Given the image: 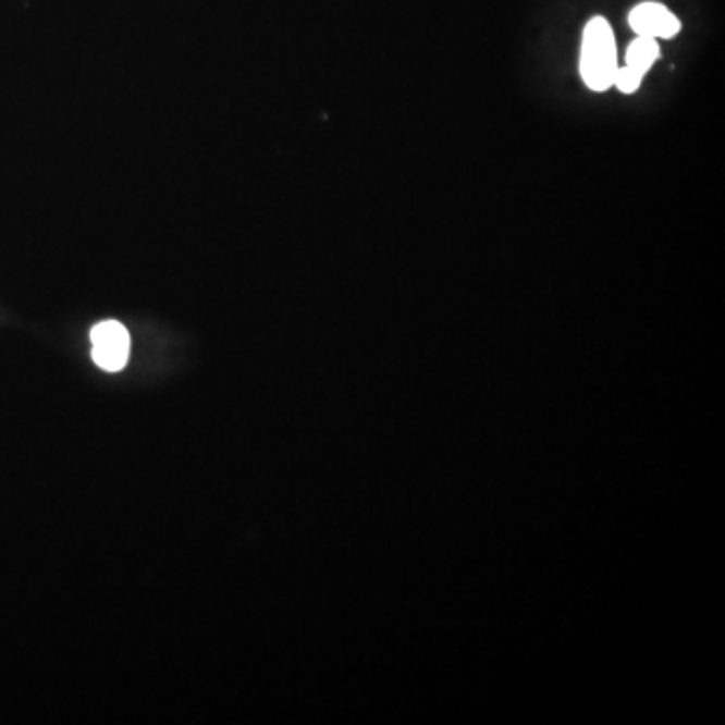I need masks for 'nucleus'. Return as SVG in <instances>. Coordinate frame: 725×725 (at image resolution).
I'll return each instance as SVG.
<instances>
[{
    "label": "nucleus",
    "instance_id": "nucleus-1",
    "mask_svg": "<svg viewBox=\"0 0 725 725\" xmlns=\"http://www.w3.org/2000/svg\"><path fill=\"white\" fill-rule=\"evenodd\" d=\"M618 71L615 33L603 16H594L582 33L580 75L585 85L603 94L613 87Z\"/></svg>",
    "mask_w": 725,
    "mask_h": 725
},
{
    "label": "nucleus",
    "instance_id": "nucleus-2",
    "mask_svg": "<svg viewBox=\"0 0 725 725\" xmlns=\"http://www.w3.org/2000/svg\"><path fill=\"white\" fill-rule=\"evenodd\" d=\"M91 345L95 365L108 373H118L130 361L132 339L121 322L103 321L95 324Z\"/></svg>",
    "mask_w": 725,
    "mask_h": 725
},
{
    "label": "nucleus",
    "instance_id": "nucleus-3",
    "mask_svg": "<svg viewBox=\"0 0 725 725\" xmlns=\"http://www.w3.org/2000/svg\"><path fill=\"white\" fill-rule=\"evenodd\" d=\"M629 25L637 37L651 39H673L681 30L679 19L659 2L637 4L629 14Z\"/></svg>",
    "mask_w": 725,
    "mask_h": 725
},
{
    "label": "nucleus",
    "instance_id": "nucleus-4",
    "mask_svg": "<svg viewBox=\"0 0 725 725\" xmlns=\"http://www.w3.org/2000/svg\"><path fill=\"white\" fill-rule=\"evenodd\" d=\"M659 59L658 39L651 37H637L627 49V59L625 67L631 69L644 77V73L653 67V63Z\"/></svg>",
    "mask_w": 725,
    "mask_h": 725
},
{
    "label": "nucleus",
    "instance_id": "nucleus-5",
    "mask_svg": "<svg viewBox=\"0 0 725 725\" xmlns=\"http://www.w3.org/2000/svg\"><path fill=\"white\" fill-rule=\"evenodd\" d=\"M641 81H643V77L639 73H635L631 69L623 65V67H618L613 87H617L620 94L631 95L641 87Z\"/></svg>",
    "mask_w": 725,
    "mask_h": 725
}]
</instances>
